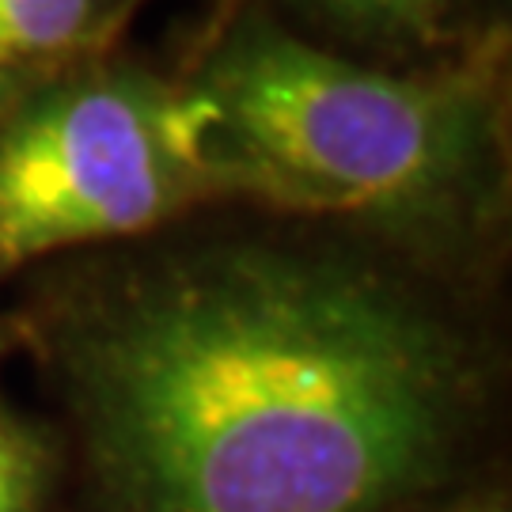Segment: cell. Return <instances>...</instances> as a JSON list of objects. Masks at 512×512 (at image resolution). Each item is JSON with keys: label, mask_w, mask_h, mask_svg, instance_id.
I'll list each match as a JSON object with an SVG mask.
<instances>
[{"label": "cell", "mask_w": 512, "mask_h": 512, "mask_svg": "<svg viewBox=\"0 0 512 512\" xmlns=\"http://www.w3.org/2000/svg\"><path fill=\"white\" fill-rule=\"evenodd\" d=\"M38 338L76 512H395L478 475V342L353 258H164L69 296Z\"/></svg>", "instance_id": "obj_1"}, {"label": "cell", "mask_w": 512, "mask_h": 512, "mask_svg": "<svg viewBox=\"0 0 512 512\" xmlns=\"http://www.w3.org/2000/svg\"><path fill=\"white\" fill-rule=\"evenodd\" d=\"M198 92L213 186L311 213H433L471 179L486 129L471 80L376 73L270 27L239 31Z\"/></svg>", "instance_id": "obj_2"}, {"label": "cell", "mask_w": 512, "mask_h": 512, "mask_svg": "<svg viewBox=\"0 0 512 512\" xmlns=\"http://www.w3.org/2000/svg\"><path fill=\"white\" fill-rule=\"evenodd\" d=\"M209 107L141 73H95L0 126V281L38 258L137 236L213 186Z\"/></svg>", "instance_id": "obj_3"}, {"label": "cell", "mask_w": 512, "mask_h": 512, "mask_svg": "<svg viewBox=\"0 0 512 512\" xmlns=\"http://www.w3.org/2000/svg\"><path fill=\"white\" fill-rule=\"evenodd\" d=\"M69 452L54 425L0 403V512H69Z\"/></svg>", "instance_id": "obj_4"}, {"label": "cell", "mask_w": 512, "mask_h": 512, "mask_svg": "<svg viewBox=\"0 0 512 512\" xmlns=\"http://www.w3.org/2000/svg\"><path fill=\"white\" fill-rule=\"evenodd\" d=\"M114 12L118 0H0V73L84 50L107 31Z\"/></svg>", "instance_id": "obj_5"}, {"label": "cell", "mask_w": 512, "mask_h": 512, "mask_svg": "<svg viewBox=\"0 0 512 512\" xmlns=\"http://www.w3.org/2000/svg\"><path fill=\"white\" fill-rule=\"evenodd\" d=\"M319 4L349 19H365L406 35H429L444 12V0H319Z\"/></svg>", "instance_id": "obj_6"}, {"label": "cell", "mask_w": 512, "mask_h": 512, "mask_svg": "<svg viewBox=\"0 0 512 512\" xmlns=\"http://www.w3.org/2000/svg\"><path fill=\"white\" fill-rule=\"evenodd\" d=\"M395 512H512V497L505 482L471 475L444 486L437 494L418 497V501H410Z\"/></svg>", "instance_id": "obj_7"}, {"label": "cell", "mask_w": 512, "mask_h": 512, "mask_svg": "<svg viewBox=\"0 0 512 512\" xmlns=\"http://www.w3.org/2000/svg\"><path fill=\"white\" fill-rule=\"evenodd\" d=\"M8 92H12V80H8V73H0V114L8 107Z\"/></svg>", "instance_id": "obj_8"}]
</instances>
